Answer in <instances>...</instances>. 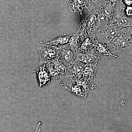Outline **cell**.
<instances>
[{"instance_id": "7a4b0ae2", "label": "cell", "mask_w": 132, "mask_h": 132, "mask_svg": "<svg viewBox=\"0 0 132 132\" xmlns=\"http://www.w3.org/2000/svg\"><path fill=\"white\" fill-rule=\"evenodd\" d=\"M86 64L76 61L67 69L65 75L62 76L61 84L76 82L83 77V70Z\"/></svg>"}, {"instance_id": "5bb4252c", "label": "cell", "mask_w": 132, "mask_h": 132, "mask_svg": "<svg viewBox=\"0 0 132 132\" xmlns=\"http://www.w3.org/2000/svg\"><path fill=\"white\" fill-rule=\"evenodd\" d=\"M88 5V10L90 12L103 6L105 0H85Z\"/></svg>"}, {"instance_id": "2e32d148", "label": "cell", "mask_w": 132, "mask_h": 132, "mask_svg": "<svg viewBox=\"0 0 132 132\" xmlns=\"http://www.w3.org/2000/svg\"><path fill=\"white\" fill-rule=\"evenodd\" d=\"M121 0H105L104 6L112 9H114L116 5Z\"/></svg>"}, {"instance_id": "52a82bcc", "label": "cell", "mask_w": 132, "mask_h": 132, "mask_svg": "<svg viewBox=\"0 0 132 132\" xmlns=\"http://www.w3.org/2000/svg\"><path fill=\"white\" fill-rule=\"evenodd\" d=\"M34 72L36 73L37 81L40 88L47 86L51 82L52 77L46 64L38 66V68Z\"/></svg>"}, {"instance_id": "9c48e42d", "label": "cell", "mask_w": 132, "mask_h": 132, "mask_svg": "<svg viewBox=\"0 0 132 132\" xmlns=\"http://www.w3.org/2000/svg\"><path fill=\"white\" fill-rule=\"evenodd\" d=\"M69 10L82 15V11L88 9V5L85 0H72L68 3Z\"/></svg>"}, {"instance_id": "5b68a950", "label": "cell", "mask_w": 132, "mask_h": 132, "mask_svg": "<svg viewBox=\"0 0 132 132\" xmlns=\"http://www.w3.org/2000/svg\"><path fill=\"white\" fill-rule=\"evenodd\" d=\"M120 30L112 22L100 30L91 38L93 40H97L107 44L119 34Z\"/></svg>"}, {"instance_id": "30bf717a", "label": "cell", "mask_w": 132, "mask_h": 132, "mask_svg": "<svg viewBox=\"0 0 132 132\" xmlns=\"http://www.w3.org/2000/svg\"><path fill=\"white\" fill-rule=\"evenodd\" d=\"M93 40L94 48L101 57L102 56H109L117 57L111 53L106 43L96 39H94Z\"/></svg>"}, {"instance_id": "ac0fdd59", "label": "cell", "mask_w": 132, "mask_h": 132, "mask_svg": "<svg viewBox=\"0 0 132 132\" xmlns=\"http://www.w3.org/2000/svg\"><path fill=\"white\" fill-rule=\"evenodd\" d=\"M122 2L126 6H132V0H122Z\"/></svg>"}, {"instance_id": "8fae6325", "label": "cell", "mask_w": 132, "mask_h": 132, "mask_svg": "<svg viewBox=\"0 0 132 132\" xmlns=\"http://www.w3.org/2000/svg\"><path fill=\"white\" fill-rule=\"evenodd\" d=\"M76 85H73V83L70 84H63L65 86L66 89L68 90L72 94L78 97H86L88 93L85 90L83 87L80 84L76 82Z\"/></svg>"}, {"instance_id": "ffe728a7", "label": "cell", "mask_w": 132, "mask_h": 132, "mask_svg": "<svg viewBox=\"0 0 132 132\" xmlns=\"http://www.w3.org/2000/svg\"><path fill=\"white\" fill-rule=\"evenodd\" d=\"M131 55V56H132V52L131 53V55Z\"/></svg>"}, {"instance_id": "8992f818", "label": "cell", "mask_w": 132, "mask_h": 132, "mask_svg": "<svg viewBox=\"0 0 132 132\" xmlns=\"http://www.w3.org/2000/svg\"><path fill=\"white\" fill-rule=\"evenodd\" d=\"M59 47V50L58 58L67 68L77 61V52L68 43L61 45Z\"/></svg>"}, {"instance_id": "e0dca14e", "label": "cell", "mask_w": 132, "mask_h": 132, "mask_svg": "<svg viewBox=\"0 0 132 132\" xmlns=\"http://www.w3.org/2000/svg\"><path fill=\"white\" fill-rule=\"evenodd\" d=\"M125 14L128 17L132 18V6H126Z\"/></svg>"}, {"instance_id": "3957f363", "label": "cell", "mask_w": 132, "mask_h": 132, "mask_svg": "<svg viewBox=\"0 0 132 132\" xmlns=\"http://www.w3.org/2000/svg\"><path fill=\"white\" fill-rule=\"evenodd\" d=\"M37 49L39 54L38 66L46 64L58 57L59 47L48 45L45 42H40L37 46Z\"/></svg>"}, {"instance_id": "6da1fadb", "label": "cell", "mask_w": 132, "mask_h": 132, "mask_svg": "<svg viewBox=\"0 0 132 132\" xmlns=\"http://www.w3.org/2000/svg\"><path fill=\"white\" fill-rule=\"evenodd\" d=\"M107 45L113 54L124 52L131 55L132 52V39L127 27L121 29L119 34Z\"/></svg>"}, {"instance_id": "277c9868", "label": "cell", "mask_w": 132, "mask_h": 132, "mask_svg": "<svg viewBox=\"0 0 132 132\" xmlns=\"http://www.w3.org/2000/svg\"><path fill=\"white\" fill-rule=\"evenodd\" d=\"M126 6L121 0L114 9L112 22L120 29L132 26V18L128 17L125 14Z\"/></svg>"}, {"instance_id": "7c38bea8", "label": "cell", "mask_w": 132, "mask_h": 132, "mask_svg": "<svg viewBox=\"0 0 132 132\" xmlns=\"http://www.w3.org/2000/svg\"><path fill=\"white\" fill-rule=\"evenodd\" d=\"M71 36V35H67L62 34L55 39L50 40L48 42H45L48 45L55 46H57L59 45H66L68 44L69 42Z\"/></svg>"}, {"instance_id": "d6986e66", "label": "cell", "mask_w": 132, "mask_h": 132, "mask_svg": "<svg viewBox=\"0 0 132 132\" xmlns=\"http://www.w3.org/2000/svg\"><path fill=\"white\" fill-rule=\"evenodd\" d=\"M42 125V123L40 121H39L37 125H36V127L35 131L34 132H40V126Z\"/></svg>"}, {"instance_id": "ba28073f", "label": "cell", "mask_w": 132, "mask_h": 132, "mask_svg": "<svg viewBox=\"0 0 132 132\" xmlns=\"http://www.w3.org/2000/svg\"><path fill=\"white\" fill-rule=\"evenodd\" d=\"M98 67V61L86 64L83 73V78L91 82L94 79Z\"/></svg>"}, {"instance_id": "9a60e30c", "label": "cell", "mask_w": 132, "mask_h": 132, "mask_svg": "<svg viewBox=\"0 0 132 132\" xmlns=\"http://www.w3.org/2000/svg\"><path fill=\"white\" fill-rule=\"evenodd\" d=\"M46 64L47 68L48 69L51 75L52 79L54 80H58L60 79L61 76L58 73L55 68L54 64L52 61L48 62Z\"/></svg>"}, {"instance_id": "4fadbf2b", "label": "cell", "mask_w": 132, "mask_h": 132, "mask_svg": "<svg viewBox=\"0 0 132 132\" xmlns=\"http://www.w3.org/2000/svg\"><path fill=\"white\" fill-rule=\"evenodd\" d=\"M52 61L53 64L56 71L60 75L61 79L62 76L65 75L67 68L64 65L62 62L58 57L54 58L52 60Z\"/></svg>"}]
</instances>
